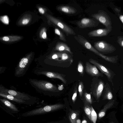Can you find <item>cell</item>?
<instances>
[{"label":"cell","instance_id":"e0dca14e","mask_svg":"<svg viewBox=\"0 0 123 123\" xmlns=\"http://www.w3.org/2000/svg\"><path fill=\"white\" fill-rule=\"evenodd\" d=\"M102 94L103 99L104 100H111L112 99V93L110 86L108 83H107L105 85Z\"/></svg>","mask_w":123,"mask_h":123},{"label":"cell","instance_id":"e575fe53","mask_svg":"<svg viewBox=\"0 0 123 123\" xmlns=\"http://www.w3.org/2000/svg\"><path fill=\"white\" fill-rule=\"evenodd\" d=\"M118 41L120 45L123 47V37H120L118 39Z\"/></svg>","mask_w":123,"mask_h":123},{"label":"cell","instance_id":"9c48e42d","mask_svg":"<svg viewBox=\"0 0 123 123\" xmlns=\"http://www.w3.org/2000/svg\"><path fill=\"white\" fill-rule=\"evenodd\" d=\"M94 46L98 51L105 54L111 53L116 50L113 45L104 41L95 42Z\"/></svg>","mask_w":123,"mask_h":123},{"label":"cell","instance_id":"44dd1931","mask_svg":"<svg viewBox=\"0 0 123 123\" xmlns=\"http://www.w3.org/2000/svg\"><path fill=\"white\" fill-rule=\"evenodd\" d=\"M114 102V100H111L105 105L103 108L98 113V117L99 119H100L105 116L106 111L112 106Z\"/></svg>","mask_w":123,"mask_h":123},{"label":"cell","instance_id":"d590c367","mask_svg":"<svg viewBox=\"0 0 123 123\" xmlns=\"http://www.w3.org/2000/svg\"><path fill=\"white\" fill-rule=\"evenodd\" d=\"M119 18L120 20L123 24V15H120Z\"/></svg>","mask_w":123,"mask_h":123},{"label":"cell","instance_id":"4316f807","mask_svg":"<svg viewBox=\"0 0 123 123\" xmlns=\"http://www.w3.org/2000/svg\"><path fill=\"white\" fill-rule=\"evenodd\" d=\"M47 30L45 27L42 28L39 32V36L41 39H45L47 38Z\"/></svg>","mask_w":123,"mask_h":123},{"label":"cell","instance_id":"8fae6325","mask_svg":"<svg viewBox=\"0 0 123 123\" xmlns=\"http://www.w3.org/2000/svg\"><path fill=\"white\" fill-rule=\"evenodd\" d=\"M76 24L81 29L95 27L99 24L98 21L94 18H84L78 21Z\"/></svg>","mask_w":123,"mask_h":123},{"label":"cell","instance_id":"5b68a950","mask_svg":"<svg viewBox=\"0 0 123 123\" xmlns=\"http://www.w3.org/2000/svg\"><path fill=\"white\" fill-rule=\"evenodd\" d=\"M46 15L50 24L59 28L63 31L67 36L76 34L72 28L61 20L49 14H47Z\"/></svg>","mask_w":123,"mask_h":123},{"label":"cell","instance_id":"7a4b0ae2","mask_svg":"<svg viewBox=\"0 0 123 123\" xmlns=\"http://www.w3.org/2000/svg\"><path fill=\"white\" fill-rule=\"evenodd\" d=\"M29 81L31 85L37 91L40 92H57V90L55 85L46 80L30 79Z\"/></svg>","mask_w":123,"mask_h":123},{"label":"cell","instance_id":"83f0119b","mask_svg":"<svg viewBox=\"0 0 123 123\" xmlns=\"http://www.w3.org/2000/svg\"><path fill=\"white\" fill-rule=\"evenodd\" d=\"M91 121L93 123H96L97 119V113L92 106H91Z\"/></svg>","mask_w":123,"mask_h":123},{"label":"cell","instance_id":"836d02e7","mask_svg":"<svg viewBox=\"0 0 123 123\" xmlns=\"http://www.w3.org/2000/svg\"><path fill=\"white\" fill-rule=\"evenodd\" d=\"M38 8L39 13L42 14H44L47 11L46 8L41 7H38Z\"/></svg>","mask_w":123,"mask_h":123},{"label":"cell","instance_id":"1f68e13d","mask_svg":"<svg viewBox=\"0 0 123 123\" xmlns=\"http://www.w3.org/2000/svg\"><path fill=\"white\" fill-rule=\"evenodd\" d=\"M77 70L78 72L81 74H83L84 67L82 63L80 62H79L78 63L77 67Z\"/></svg>","mask_w":123,"mask_h":123},{"label":"cell","instance_id":"2e32d148","mask_svg":"<svg viewBox=\"0 0 123 123\" xmlns=\"http://www.w3.org/2000/svg\"><path fill=\"white\" fill-rule=\"evenodd\" d=\"M58 11L68 14H73L76 13L77 10L74 7L68 5H61L57 6Z\"/></svg>","mask_w":123,"mask_h":123},{"label":"cell","instance_id":"cb8c5ba5","mask_svg":"<svg viewBox=\"0 0 123 123\" xmlns=\"http://www.w3.org/2000/svg\"><path fill=\"white\" fill-rule=\"evenodd\" d=\"M79 113L75 111L72 110L70 112L69 117L71 123H76Z\"/></svg>","mask_w":123,"mask_h":123},{"label":"cell","instance_id":"3957f363","mask_svg":"<svg viewBox=\"0 0 123 123\" xmlns=\"http://www.w3.org/2000/svg\"><path fill=\"white\" fill-rule=\"evenodd\" d=\"M74 39L80 44L89 50L93 52L106 61L111 62L112 61V56L105 55L100 53L92 46L90 43L83 36L80 35L75 36Z\"/></svg>","mask_w":123,"mask_h":123},{"label":"cell","instance_id":"7402d4cb","mask_svg":"<svg viewBox=\"0 0 123 123\" xmlns=\"http://www.w3.org/2000/svg\"><path fill=\"white\" fill-rule=\"evenodd\" d=\"M32 16L30 14H26L23 16L18 22L19 25H28L31 21Z\"/></svg>","mask_w":123,"mask_h":123},{"label":"cell","instance_id":"277c9868","mask_svg":"<svg viewBox=\"0 0 123 123\" xmlns=\"http://www.w3.org/2000/svg\"><path fill=\"white\" fill-rule=\"evenodd\" d=\"M64 106L60 104L47 105L28 111L23 114V116H28L44 114L61 109Z\"/></svg>","mask_w":123,"mask_h":123},{"label":"cell","instance_id":"30bf717a","mask_svg":"<svg viewBox=\"0 0 123 123\" xmlns=\"http://www.w3.org/2000/svg\"><path fill=\"white\" fill-rule=\"evenodd\" d=\"M92 87L91 91L97 100H99L102 94L105 86L104 82L102 80L96 78Z\"/></svg>","mask_w":123,"mask_h":123},{"label":"cell","instance_id":"d4e9b609","mask_svg":"<svg viewBox=\"0 0 123 123\" xmlns=\"http://www.w3.org/2000/svg\"><path fill=\"white\" fill-rule=\"evenodd\" d=\"M84 110L86 115L91 120V115L92 112L91 106L89 104L84 101Z\"/></svg>","mask_w":123,"mask_h":123},{"label":"cell","instance_id":"f1b7e54d","mask_svg":"<svg viewBox=\"0 0 123 123\" xmlns=\"http://www.w3.org/2000/svg\"><path fill=\"white\" fill-rule=\"evenodd\" d=\"M84 97L85 101L89 104H92V100L90 94L85 92L84 93Z\"/></svg>","mask_w":123,"mask_h":123},{"label":"cell","instance_id":"d6986e66","mask_svg":"<svg viewBox=\"0 0 123 123\" xmlns=\"http://www.w3.org/2000/svg\"><path fill=\"white\" fill-rule=\"evenodd\" d=\"M22 36H4L0 38L1 41L4 42L11 43L18 41L21 40Z\"/></svg>","mask_w":123,"mask_h":123},{"label":"cell","instance_id":"f35d334b","mask_svg":"<svg viewBox=\"0 0 123 123\" xmlns=\"http://www.w3.org/2000/svg\"><path fill=\"white\" fill-rule=\"evenodd\" d=\"M110 123H114V122H111Z\"/></svg>","mask_w":123,"mask_h":123},{"label":"cell","instance_id":"d6a6232c","mask_svg":"<svg viewBox=\"0 0 123 123\" xmlns=\"http://www.w3.org/2000/svg\"><path fill=\"white\" fill-rule=\"evenodd\" d=\"M77 89V87L74 89V91L72 97V100L73 103H74L76 99Z\"/></svg>","mask_w":123,"mask_h":123},{"label":"cell","instance_id":"5bb4252c","mask_svg":"<svg viewBox=\"0 0 123 123\" xmlns=\"http://www.w3.org/2000/svg\"><path fill=\"white\" fill-rule=\"evenodd\" d=\"M38 73L39 74L43 75L49 78L58 79L61 80L64 83H66L67 81L64 78V76L61 74L47 71H43L38 72Z\"/></svg>","mask_w":123,"mask_h":123},{"label":"cell","instance_id":"603a6c76","mask_svg":"<svg viewBox=\"0 0 123 123\" xmlns=\"http://www.w3.org/2000/svg\"><path fill=\"white\" fill-rule=\"evenodd\" d=\"M0 101L4 104L6 106L12 110V111L15 112H18L19 111L17 107L14 104L11 103L9 101L5 99H0Z\"/></svg>","mask_w":123,"mask_h":123},{"label":"cell","instance_id":"4fadbf2b","mask_svg":"<svg viewBox=\"0 0 123 123\" xmlns=\"http://www.w3.org/2000/svg\"><path fill=\"white\" fill-rule=\"evenodd\" d=\"M86 70L90 75L96 77H103V74L99 72L97 68L95 65L90 64L86 62Z\"/></svg>","mask_w":123,"mask_h":123},{"label":"cell","instance_id":"ac0fdd59","mask_svg":"<svg viewBox=\"0 0 123 123\" xmlns=\"http://www.w3.org/2000/svg\"><path fill=\"white\" fill-rule=\"evenodd\" d=\"M54 50L60 52H68L72 54L70 47L65 43L59 42H57L55 47Z\"/></svg>","mask_w":123,"mask_h":123},{"label":"cell","instance_id":"7c38bea8","mask_svg":"<svg viewBox=\"0 0 123 123\" xmlns=\"http://www.w3.org/2000/svg\"><path fill=\"white\" fill-rule=\"evenodd\" d=\"M0 92L8 94L24 100H29L31 99L30 97L28 95L18 91L6 88L2 86H0Z\"/></svg>","mask_w":123,"mask_h":123},{"label":"cell","instance_id":"74e56055","mask_svg":"<svg viewBox=\"0 0 123 123\" xmlns=\"http://www.w3.org/2000/svg\"><path fill=\"white\" fill-rule=\"evenodd\" d=\"M76 123H80V120L79 119H77L76 120Z\"/></svg>","mask_w":123,"mask_h":123},{"label":"cell","instance_id":"52a82bcc","mask_svg":"<svg viewBox=\"0 0 123 123\" xmlns=\"http://www.w3.org/2000/svg\"><path fill=\"white\" fill-rule=\"evenodd\" d=\"M91 16L105 25L106 28H112L110 19L105 11L99 10L97 13L92 14Z\"/></svg>","mask_w":123,"mask_h":123},{"label":"cell","instance_id":"6da1fadb","mask_svg":"<svg viewBox=\"0 0 123 123\" xmlns=\"http://www.w3.org/2000/svg\"><path fill=\"white\" fill-rule=\"evenodd\" d=\"M34 55L31 53L22 58L15 68V75L18 77L23 76L25 74L33 61Z\"/></svg>","mask_w":123,"mask_h":123},{"label":"cell","instance_id":"4dcf8cb0","mask_svg":"<svg viewBox=\"0 0 123 123\" xmlns=\"http://www.w3.org/2000/svg\"><path fill=\"white\" fill-rule=\"evenodd\" d=\"M0 21L4 24L8 25L9 23V19L8 17L6 15L1 16L0 17Z\"/></svg>","mask_w":123,"mask_h":123},{"label":"cell","instance_id":"484cf974","mask_svg":"<svg viewBox=\"0 0 123 123\" xmlns=\"http://www.w3.org/2000/svg\"><path fill=\"white\" fill-rule=\"evenodd\" d=\"M55 32L56 34L59 36V38L60 40L64 42L66 41L67 40L65 36L60 30L57 28H55Z\"/></svg>","mask_w":123,"mask_h":123},{"label":"cell","instance_id":"ba28073f","mask_svg":"<svg viewBox=\"0 0 123 123\" xmlns=\"http://www.w3.org/2000/svg\"><path fill=\"white\" fill-rule=\"evenodd\" d=\"M89 61L90 62L96 66L102 73L106 76L108 80L113 85L112 80L114 76L113 72L110 68L100 63L96 60L90 59Z\"/></svg>","mask_w":123,"mask_h":123},{"label":"cell","instance_id":"ffe728a7","mask_svg":"<svg viewBox=\"0 0 123 123\" xmlns=\"http://www.w3.org/2000/svg\"><path fill=\"white\" fill-rule=\"evenodd\" d=\"M0 96L4 98L18 103H24L26 102L25 100L18 98L10 94L2 92H0Z\"/></svg>","mask_w":123,"mask_h":123},{"label":"cell","instance_id":"8992f818","mask_svg":"<svg viewBox=\"0 0 123 123\" xmlns=\"http://www.w3.org/2000/svg\"><path fill=\"white\" fill-rule=\"evenodd\" d=\"M48 59L60 63L69 62L71 64L73 61V59L70 55L64 52L53 53L49 56Z\"/></svg>","mask_w":123,"mask_h":123},{"label":"cell","instance_id":"8d00e7d4","mask_svg":"<svg viewBox=\"0 0 123 123\" xmlns=\"http://www.w3.org/2000/svg\"><path fill=\"white\" fill-rule=\"evenodd\" d=\"M81 123H87V122L86 120L84 119L82 121Z\"/></svg>","mask_w":123,"mask_h":123},{"label":"cell","instance_id":"f546056e","mask_svg":"<svg viewBox=\"0 0 123 123\" xmlns=\"http://www.w3.org/2000/svg\"><path fill=\"white\" fill-rule=\"evenodd\" d=\"M84 86L82 81H80L79 83L78 90L80 98L82 97Z\"/></svg>","mask_w":123,"mask_h":123},{"label":"cell","instance_id":"9a60e30c","mask_svg":"<svg viewBox=\"0 0 123 123\" xmlns=\"http://www.w3.org/2000/svg\"><path fill=\"white\" fill-rule=\"evenodd\" d=\"M112 28L99 29L91 31L88 33L89 37H100L107 35L111 30Z\"/></svg>","mask_w":123,"mask_h":123}]
</instances>
